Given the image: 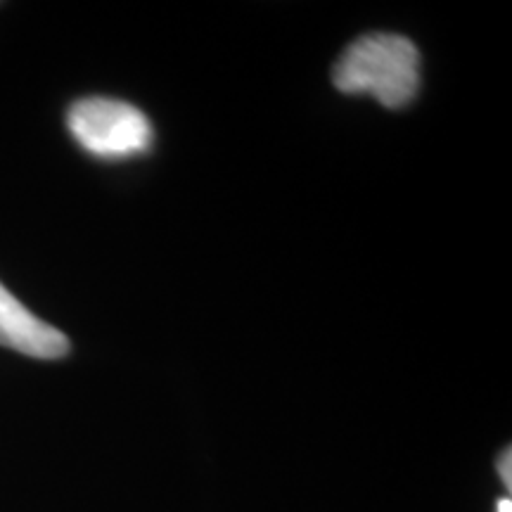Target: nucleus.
<instances>
[{
	"instance_id": "obj_1",
	"label": "nucleus",
	"mask_w": 512,
	"mask_h": 512,
	"mask_svg": "<svg viewBox=\"0 0 512 512\" xmlns=\"http://www.w3.org/2000/svg\"><path fill=\"white\" fill-rule=\"evenodd\" d=\"M337 91L370 95L387 110L411 105L420 91V53L411 38L375 31L356 38L332 67Z\"/></svg>"
},
{
	"instance_id": "obj_2",
	"label": "nucleus",
	"mask_w": 512,
	"mask_h": 512,
	"mask_svg": "<svg viewBox=\"0 0 512 512\" xmlns=\"http://www.w3.org/2000/svg\"><path fill=\"white\" fill-rule=\"evenodd\" d=\"M67 128L83 152L105 162L143 157L155 143V128L143 110L114 98H81L67 112Z\"/></svg>"
},
{
	"instance_id": "obj_3",
	"label": "nucleus",
	"mask_w": 512,
	"mask_h": 512,
	"mask_svg": "<svg viewBox=\"0 0 512 512\" xmlns=\"http://www.w3.org/2000/svg\"><path fill=\"white\" fill-rule=\"evenodd\" d=\"M0 347H8L31 358H64L72 349L69 339L64 337L46 320L34 316L27 306L0 283Z\"/></svg>"
},
{
	"instance_id": "obj_4",
	"label": "nucleus",
	"mask_w": 512,
	"mask_h": 512,
	"mask_svg": "<svg viewBox=\"0 0 512 512\" xmlns=\"http://www.w3.org/2000/svg\"><path fill=\"white\" fill-rule=\"evenodd\" d=\"M512 451L510 448H505V451L501 453V458H498V475H501L505 489H512Z\"/></svg>"
},
{
	"instance_id": "obj_5",
	"label": "nucleus",
	"mask_w": 512,
	"mask_h": 512,
	"mask_svg": "<svg viewBox=\"0 0 512 512\" xmlns=\"http://www.w3.org/2000/svg\"><path fill=\"white\" fill-rule=\"evenodd\" d=\"M496 512H512V501L510 498H501L496 505Z\"/></svg>"
}]
</instances>
